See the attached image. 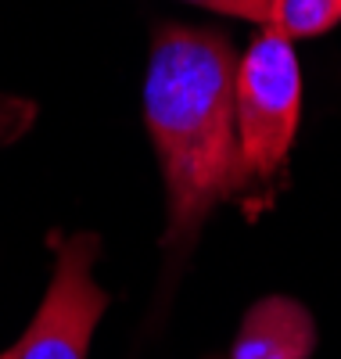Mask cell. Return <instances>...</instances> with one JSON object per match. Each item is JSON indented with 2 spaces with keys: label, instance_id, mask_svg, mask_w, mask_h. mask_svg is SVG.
Listing matches in <instances>:
<instances>
[{
  "label": "cell",
  "instance_id": "1",
  "mask_svg": "<svg viewBox=\"0 0 341 359\" xmlns=\"http://www.w3.org/2000/svg\"><path fill=\"white\" fill-rule=\"evenodd\" d=\"M237 54L220 29L159 25L144 76V123L166 180V248H191L212 208L241 191L234 123Z\"/></svg>",
  "mask_w": 341,
  "mask_h": 359
},
{
  "label": "cell",
  "instance_id": "4",
  "mask_svg": "<svg viewBox=\"0 0 341 359\" xmlns=\"http://www.w3.org/2000/svg\"><path fill=\"white\" fill-rule=\"evenodd\" d=\"M316 348V320L295 298L269 294L244 313L230 359H309Z\"/></svg>",
  "mask_w": 341,
  "mask_h": 359
},
{
  "label": "cell",
  "instance_id": "6",
  "mask_svg": "<svg viewBox=\"0 0 341 359\" xmlns=\"http://www.w3.org/2000/svg\"><path fill=\"white\" fill-rule=\"evenodd\" d=\"M237 15H241L244 22L266 25V22H269V0H237Z\"/></svg>",
  "mask_w": 341,
  "mask_h": 359
},
{
  "label": "cell",
  "instance_id": "9",
  "mask_svg": "<svg viewBox=\"0 0 341 359\" xmlns=\"http://www.w3.org/2000/svg\"><path fill=\"white\" fill-rule=\"evenodd\" d=\"M0 359H15V352L8 348V352H0Z\"/></svg>",
  "mask_w": 341,
  "mask_h": 359
},
{
  "label": "cell",
  "instance_id": "7",
  "mask_svg": "<svg viewBox=\"0 0 341 359\" xmlns=\"http://www.w3.org/2000/svg\"><path fill=\"white\" fill-rule=\"evenodd\" d=\"M187 4H198V8L215 11V15H234V18H241V15H237V0H187Z\"/></svg>",
  "mask_w": 341,
  "mask_h": 359
},
{
  "label": "cell",
  "instance_id": "5",
  "mask_svg": "<svg viewBox=\"0 0 341 359\" xmlns=\"http://www.w3.org/2000/svg\"><path fill=\"white\" fill-rule=\"evenodd\" d=\"M337 22H341V0H269L266 25L295 43L330 33Z\"/></svg>",
  "mask_w": 341,
  "mask_h": 359
},
{
  "label": "cell",
  "instance_id": "3",
  "mask_svg": "<svg viewBox=\"0 0 341 359\" xmlns=\"http://www.w3.org/2000/svg\"><path fill=\"white\" fill-rule=\"evenodd\" d=\"M98 252V233H72L58 245L51 287L29 331L11 345L15 359H86L90 338L112 302V294L94 280Z\"/></svg>",
  "mask_w": 341,
  "mask_h": 359
},
{
  "label": "cell",
  "instance_id": "8",
  "mask_svg": "<svg viewBox=\"0 0 341 359\" xmlns=\"http://www.w3.org/2000/svg\"><path fill=\"white\" fill-rule=\"evenodd\" d=\"M8 108H0V140H8Z\"/></svg>",
  "mask_w": 341,
  "mask_h": 359
},
{
  "label": "cell",
  "instance_id": "2",
  "mask_svg": "<svg viewBox=\"0 0 341 359\" xmlns=\"http://www.w3.org/2000/svg\"><path fill=\"white\" fill-rule=\"evenodd\" d=\"M302 118V69L288 36L262 25V33L237 57L234 123L241 155V191L266 184L295 147Z\"/></svg>",
  "mask_w": 341,
  "mask_h": 359
}]
</instances>
